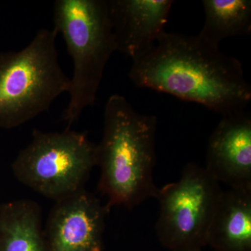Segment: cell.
Here are the masks:
<instances>
[{"label": "cell", "instance_id": "6da1fadb", "mask_svg": "<svg viewBox=\"0 0 251 251\" xmlns=\"http://www.w3.org/2000/svg\"><path fill=\"white\" fill-rule=\"evenodd\" d=\"M128 77L136 87L201 104L222 117L245 110L251 102L240 61L198 36L165 31L133 61Z\"/></svg>", "mask_w": 251, "mask_h": 251}, {"label": "cell", "instance_id": "7a4b0ae2", "mask_svg": "<svg viewBox=\"0 0 251 251\" xmlns=\"http://www.w3.org/2000/svg\"><path fill=\"white\" fill-rule=\"evenodd\" d=\"M157 119L137 112L124 96L109 97L104 110L103 130L97 145L100 167L99 189L106 205L133 209L156 198Z\"/></svg>", "mask_w": 251, "mask_h": 251}, {"label": "cell", "instance_id": "3957f363", "mask_svg": "<svg viewBox=\"0 0 251 251\" xmlns=\"http://www.w3.org/2000/svg\"><path fill=\"white\" fill-rule=\"evenodd\" d=\"M54 29L62 34L73 61L69 101L62 119L70 128L93 106L105 66L117 51L108 0H57Z\"/></svg>", "mask_w": 251, "mask_h": 251}, {"label": "cell", "instance_id": "277c9868", "mask_svg": "<svg viewBox=\"0 0 251 251\" xmlns=\"http://www.w3.org/2000/svg\"><path fill=\"white\" fill-rule=\"evenodd\" d=\"M57 34L44 28L21 50L0 53V128L24 125L68 92L70 78L59 64Z\"/></svg>", "mask_w": 251, "mask_h": 251}, {"label": "cell", "instance_id": "5b68a950", "mask_svg": "<svg viewBox=\"0 0 251 251\" xmlns=\"http://www.w3.org/2000/svg\"><path fill=\"white\" fill-rule=\"evenodd\" d=\"M97 166V145L84 133L34 130L32 139L12 164L16 179L57 201L84 189Z\"/></svg>", "mask_w": 251, "mask_h": 251}, {"label": "cell", "instance_id": "8992f818", "mask_svg": "<svg viewBox=\"0 0 251 251\" xmlns=\"http://www.w3.org/2000/svg\"><path fill=\"white\" fill-rule=\"evenodd\" d=\"M222 189L204 166L191 162L179 180L158 188L156 233L171 251L202 250Z\"/></svg>", "mask_w": 251, "mask_h": 251}, {"label": "cell", "instance_id": "52a82bcc", "mask_svg": "<svg viewBox=\"0 0 251 251\" xmlns=\"http://www.w3.org/2000/svg\"><path fill=\"white\" fill-rule=\"evenodd\" d=\"M110 210L85 189L56 201L46 225V251H102Z\"/></svg>", "mask_w": 251, "mask_h": 251}, {"label": "cell", "instance_id": "ba28073f", "mask_svg": "<svg viewBox=\"0 0 251 251\" xmlns=\"http://www.w3.org/2000/svg\"><path fill=\"white\" fill-rule=\"evenodd\" d=\"M207 173L229 188H251V116L242 110L222 117L209 138Z\"/></svg>", "mask_w": 251, "mask_h": 251}, {"label": "cell", "instance_id": "9c48e42d", "mask_svg": "<svg viewBox=\"0 0 251 251\" xmlns=\"http://www.w3.org/2000/svg\"><path fill=\"white\" fill-rule=\"evenodd\" d=\"M172 0H108L117 51L132 60L151 49L165 32Z\"/></svg>", "mask_w": 251, "mask_h": 251}, {"label": "cell", "instance_id": "30bf717a", "mask_svg": "<svg viewBox=\"0 0 251 251\" xmlns=\"http://www.w3.org/2000/svg\"><path fill=\"white\" fill-rule=\"evenodd\" d=\"M207 245L215 251H251V188L222 190L211 218Z\"/></svg>", "mask_w": 251, "mask_h": 251}, {"label": "cell", "instance_id": "8fae6325", "mask_svg": "<svg viewBox=\"0 0 251 251\" xmlns=\"http://www.w3.org/2000/svg\"><path fill=\"white\" fill-rule=\"evenodd\" d=\"M0 251H46L39 204L22 199L0 206Z\"/></svg>", "mask_w": 251, "mask_h": 251}, {"label": "cell", "instance_id": "7c38bea8", "mask_svg": "<svg viewBox=\"0 0 251 251\" xmlns=\"http://www.w3.org/2000/svg\"><path fill=\"white\" fill-rule=\"evenodd\" d=\"M204 23L198 37L219 47L227 38L249 36L251 32L250 0H204Z\"/></svg>", "mask_w": 251, "mask_h": 251}, {"label": "cell", "instance_id": "4fadbf2b", "mask_svg": "<svg viewBox=\"0 0 251 251\" xmlns=\"http://www.w3.org/2000/svg\"><path fill=\"white\" fill-rule=\"evenodd\" d=\"M202 251V250H197V251Z\"/></svg>", "mask_w": 251, "mask_h": 251}]
</instances>
